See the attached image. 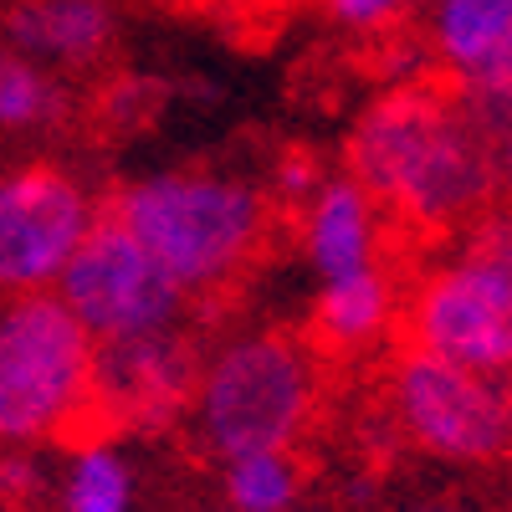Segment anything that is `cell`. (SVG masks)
I'll list each match as a JSON object with an SVG mask.
<instances>
[{
	"mask_svg": "<svg viewBox=\"0 0 512 512\" xmlns=\"http://www.w3.org/2000/svg\"><path fill=\"white\" fill-rule=\"evenodd\" d=\"M482 118L436 82H400L349 128V180L410 226L451 231L482 216L497 190Z\"/></svg>",
	"mask_w": 512,
	"mask_h": 512,
	"instance_id": "cell-1",
	"label": "cell"
},
{
	"mask_svg": "<svg viewBox=\"0 0 512 512\" xmlns=\"http://www.w3.org/2000/svg\"><path fill=\"white\" fill-rule=\"evenodd\" d=\"M103 216L134 236L185 297L231 287L272 231V200L226 169H154L123 185Z\"/></svg>",
	"mask_w": 512,
	"mask_h": 512,
	"instance_id": "cell-2",
	"label": "cell"
},
{
	"mask_svg": "<svg viewBox=\"0 0 512 512\" xmlns=\"http://www.w3.org/2000/svg\"><path fill=\"white\" fill-rule=\"evenodd\" d=\"M318 395V359L303 338L256 328L200 364L185 415L195 441L231 461L246 451H292L318 415Z\"/></svg>",
	"mask_w": 512,
	"mask_h": 512,
	"instance_id": "cell-3",
	"label": "cell"
},
{
	"mask_svg": "<svg viewBox=\"0 0 512 512\" xmlns=\"http://www.w3.org/2000/svg\"><path fill=\"white\" fill-rule=\"evenodd\" d=\"M93 354L57 292L0 297V446L31 451L88 420Z\"/></svg>",
	"mask_w": 512,
	"mask_h": 512,
	"instance_id": "cell-4",
	"label": "cell"
},
{
	"mask_svg": "<svg viewBox=\"0 0 512 512\" xmlns=\"http://www.w3.org/2000/svg\"><path fill=\"white\" fill-rule=\"evenodd\" d=\"M410 344L441 364L502 379L512 364V262L507 236H477L410 297Z\"/></svg>",
	"mask_w": 512,
	"mask_h": 512,
	"instance_id": "cell-5",
	"label": "cell"
},
{
	"mask_svg": "<svg viewBox=\"0 0 512 512\" xmlns=\"http://www.w3.org/2000/svg\"><path fill=\"white\" fill-rule=\"evenodd\" d=\"M52 292L93 344H128V338L180 328L185 303H190L159 272L154 256L108 216H98V226L82 236V246L72 251V262Z\"/></svg>",
	"mask_w": 512,
	"mask_h": 512,
	"instance_id": "cell-6",
	"label": "cell"
},
{
	"mask_svg": "<svg viewBox=\"0 0 512 512\" xmlns=\"http://www.w3.org/2000/svg\"><path fill=\"white\" fill-rule=\"evenodd\" d=\"M390 410L400 436L446 466H492L507 456L512 415L507 384L441 364L431 354H405L390 374Z\"/></svg>",
	"mask_w": 512,
	"mask_h": 512,
	"instance_id": "cell-7",
	"label": "cell"
},
{
	"mask_svg": "<svg viewBox=\"0 0 512 512\" xmlns=\"http://www.w3.org/2000/svg\"><path fill=\"white\" fill-rule=\"evenodd\" d=\"M98 216L93 190L52 159L0 169V297L52 292Z\"/></svg>",
	"mask_w": 512,
	"mask_h": 512,
	"instance_id": "cell-8",
	"label": "cell"
},
{
	"mask_svg": "<svg viewBox=\"0 0 512 512\" xmlns=\"http://www.w3.org/2000/svg\"><path fill=\"white\" fill-rule=\"evenodd\" d=\"M195 374H200V354H195V338L185 328L128 338V344H98L93 410L108 425L159 431V425H175L185 415Z\"/></svg>",
	"mask_w": 512,
	"mask_h": 512,
	"instance_id": "cell-9",
	"label": "cell"
},
{
	"mask_svg": "<svg viewBox=\"0 0 512 512\" xmlns=\"http://www.w3.org/2000/svg\"><path fill=\"white\" fill-rule=\"evenodd\" d=\"M425 36L477 113H497L512 82V0H425Z\"/></svg>",
	"mask_w": 512,
	"mask_h": 512,
	"instance_id": "cell-10",
	"label": "cell"
},
{
	"mask_svg": "<svg viewBox=\"0 0 512 512\" xmlns=\"http://www.w3.org/2000/svg\"><path fill=\"white\" fill-rule=\"evenodd\" d=\"M118 41V11L113 0H11L0 16V47L16 57L67 72L93 67Z\"/></svg>",
	"mask_w": 512,
	"mask_h": 512,
	"instance_id": "cell-11",
	"label": "cell"
},
{
	"mask_svg": "<svg viewBox=\"0 0 512 512\" xmlns=\"http://www.w3.org/2000/svg\"><path fill=\"white\" fill-rule=\"evenodd\" d=\"M303 256L318 282H338L379 267V241H384V210L369 200L364 185L349 175H323V185L303 200Z\"/></svg>",
	"mask_w": 512,
	"mask_h": 512,
	"instance_id": "cell-12",
	"label": "cell"
},
{
	"mask_svg": "<svg viewBox=\"0 0 512 512\" xmlns=\"http://www.w3.org/2000/svg\"><path fill=\"white\" fill-rule=\"evenodd\" d=\"M395 318V282L384 267L354 272V277H338L318 287V303H313V328L318 338H328L333 349H364L390 328Z\"/></svg>",
	"mask_w": 512,
	"mask_h": 512,
	"instance_id": "cell-13",
	"label": "cell"
},
{
	"mask_svg": "<svg viewBox=\"0 0 512 512\" xmlns=\"http://www.w3.org/2000/svg\"><path fill=\"white\" fill-rule=\"evenodd\" d=\"M62 512H139V466L118 441L77 446L62 472Z\"/></svg>",
	"mask_w": 512,
	"mask_h": 512,
	"instance_id": "cell-14",
	"label": "cell"
},
{
	"mask_svg": "<svg viewBox=\"0 0 512 512\" xmlns=\"http://www.w3.org/2000/svg\"><path fill=\"white\" fill-rule=\"evenodd\" d=\"M226 512H292L308 502V466L297 451H246L221 461Z\"/></svg>",
	"mask_w": 512,
	"mask_h": 512,
	"instance_id": "cell-15",
	"label": "cell"
},
{
	"mask_svg": "<svg viewBox=\"0 0 512 512\" xmlns=\"http://www.w3.org/2000/svg\"><path fill=\"white\" fill-rule=\"evenodd\" d=\"M67 82L0 47V134H47L67 118Z\"/></svg>",
	"mask_w": 512,
	"mask_h": 512,
	"instance_id": "cell-16",
	"label": "cell"
},
{
	"mask_svg": "<svg viewBox=\"0 0 512 512\" xmlns=\"http://www.w3.org/2000/svg\"><path fill=\"white\" fill-rule=\"evenodd\" d=\"M425 0H323V11L333 26L344 31H359V36H374V31H390L400 26L405 16H415Z\"/></svg>",
	"mask_w": 512,
	"mask_h": 512,
	"instance_id": "cell-17",
	"label": "cell"
},
{
	"mask_svg": "<svg viewBox=\"0 0 512 512\" xmlns=\"http://www.w3.org/2000/svg\"><path fill=\"white\" fill-rule=\"evenodd\" d=\"M318 185H323V164H318L308 149H282L277 175H272V190H277L282 200H308Z\"/></svg>",
	"mask_w": 512,
	"mask_h": 512,
	"instance_id": "cell-18",
	"label": "cell"
},
{
	"mask_svg": "<svg viewBox=\"0 0 512 512\" xmlns=\"http://www.w3.org/2000/svg\"><path fill=\"white\" fill-rule=\"evenodd\" d=\"M390 512H482L477 502H466V497H456V492H425V497H405V502H395Z\"/></svg>",
	"mask_w": 512,
	"mask_h": 512,
	"instance_id": "cell-19",
	"label": "cell"
},
{
	"mask_svg": "<svg viewBox=\"0 0 512 512\" xmlns=\"http://www.w3.org/2000/svg\"><path fill=\"white\" fill-rule=\"evenodd\" d=\"M210 11H226V16H282L292 6H303V0H200Z\"/></svg>",
	"mask_w": 512,
	"mask_h": 512,
	"instance_id": "cell-20",
	"label": "cell"
},
{
	"mask_svg": "<svg viewBox=\"0 0 512 512\" xmlns=\"http://www.w3.org/2000/svg\"><path fill=\"white\" fill-rule=\"evenodd\" d=\"M292 512H328V507H313V502H297Z\"/></svg>",
	"mask_w": 512,
	"mask_h": 512,
	"instance_id": "cell-21",
	"label": "cell"
},
{
	"mask_svg": "<svg viewBox=\"0 0 512 512\" xmlns=\"http://www.w3.org/2000/svg\"><path fill=\"white\" fill-rule=\"evenodd\" d=\"M221 512H226V507H221Z\"/></svg>",
	"mask_w": 512,
	"mask_h": 512,
	"instance_id": "cell-22",
	"label": "cell"
}]
</instances>
